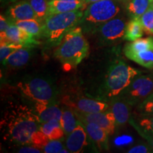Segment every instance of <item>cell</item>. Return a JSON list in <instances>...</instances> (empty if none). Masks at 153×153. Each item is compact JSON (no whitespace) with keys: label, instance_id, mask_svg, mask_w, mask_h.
<instances>
[{"label":"cell","instance_id":"38","mask_svg":"<svg viewBox=\"0 0 153 153\" xmlns=\"http://www.w3.org/2000/svg\"><path fill=\"white\" fill-rule=\"evenodd\" d=\"M17 0H1V3H6V2H11V1H16Z\"/></svg>","mask_w":153,"mask_h":153},{"label":"cell","instance_id":"36","mask_svg":"<svg viewBox=\"0 0 153 153\" xmlns=\"http://www.w3.org/2000/svg\"><path fill=\"white\" fill-rule=\"evenodd\" d=\"M145 139L146 140L147 142H148V145H150V147L152 148V150H153V135L152 136H149V137H145Z\"/></svg>","mask_w":153,"mask_h":153},{"label":"cell","instance_id":"21","mask_svg":"<svg viewBox=\"0 0 153 153\" xmlns=\"http://www.w3.org/2000/svg\"><path fill=\"white\" fill-rule=\"evenodd\" d=\"M39 130L51 140H61L65 136L60 121L56 119L41 123Z\"/></svg>","mask_w":153,"mask_h":153},{"label":"cell","instance_id":"35","mask_svg":"<svg viewBox=\"0 0 153 153\" xmlns=\"http://www.w3.org/2000/svg\"><path fill=\"white\" fill-rule=\"evenodd\" d=\"M26 145V146L24 147V148L19 149V152H24V153H27V152H31V153H40L42 152V151L40 150L39 148H36V147L33 146V145Z\"/></svg>","mask_w":153,"mask_h":153},{"label":"cell","instance_id":"17","mask_svg":"<svg viewBox=\"0 0 153 153\" xmlns=\"http://www.w3.org/2000/svg\"><path fill=\"white\" fill-rule=\"evenodd\" d=\"M129 123L143 138L153 135V116L135 114Z\"/></svg>","mask_w":153,"mask_h":153},{"label":"cell","instance_id":"6","mask_svg":"<svg viewBox=\"0 0 153 153\" xmlns=\"http://www.w3.org/2000/svg\"><path fill=\"white\" fill-rule=\"evenodd\" d=\"M24 98L34 103H55L57 93L51 82L45 79L35 77L20 82L17 85Z\"/></svg>","mask_w":153,"mask_h":153},{"label":"cell","instance_id":"15","mask_svg":"<svg viewBox=\"0 0 153 153\" xmlns=\"http://www.w3.org/2000/svg\"><path fill=\"white\" fill-rule=\"evenodd\" d=\"M34 111L38 116L41 123H42L54 119L60 121L62 114V108H60L55 103H35Z\"/></svg>","mask_w":153,"mask_h":153},{"label":"cell","instance_id":"7","mask_svg":"<svg viewBox=\"0 0 153 153\" xmlns=\"http://www.w3.org/2000/svg\"><path fill=\"white\" fill-rule=\"evenodd\" d=\"M153 93V74H137L119 97L130 106H137Z\"/></svg>","mask_w":153,"mask_h":153},{"label":"cell","instance_id":"32","mask_svg":"<svg viewBox=\"0 0 153 153\" xmlns=\"http://www.w3.org/2000/svg\"><path fill=\"white\" fill-rule=\"evenodd\" d=\"M24 46L22 45H17V44H9V45H4L0 46V60L2 63L9 55Z\"/></svg>","mask_w":153,"mask_h":153},{"label":"cell","instance_id":"8","mask_svg":"<svg viewBox=\"0 0 153 153\" xmlns=\"http://www.w3.org/2000/svg\"><path fill=\"white\" fill-rule=\"evenodd\" d=\"M126 19L118 14L114 18L105 22L97 29L99 40L105 44L116 43L124 38L126 28Z\"/></svg>","mask_w":153,"mask_h":153},{"label":"cell","instance_id":"18","mask_svg":"<svg viewBox=\"0 0 153 153\" xmlns=\"http://www.w3.org/2000/svg\"><path fill=\"white\" fill-rule=\"evenodd\" d=\"M71 108L85 113L102 112L109 108V104L104 101L87 98H80L72 104Z\"/></svg>","mask_w":153,"mask_h":153},{"label":"cell","instance_id":"22","mask_svg":"<svg viewBox=\"0 0 153 153\" xmlns=\"http://www.w3.org/2000/svg\"><path fill=\"white\" fill-rule=\"evenodd\" d=\"M151 0H126L125 7L131 19H140L150 4Z\"/></svg>","mask_w":153,"mask_h":153},{"label":"cell","instance_id":"14","mask_svg":"<svg viewBox=\"0 0 153 153\" xmlns=\"http://www.w3.org/2000/svg\"><path fill=\"white\" fill-rule=\"evenodd\" d=\"M87 131L89 138L100 150H108L109 134L99 125L93 123H82Z\"/></svg>","mask_w":153,"mask_h":153},{"label":"cell","instance_id":"31","mask_svg":"<svg viewBox=\"0 0 153 153\" xmlns=\"http://www.w3.org/2000/svg\"><path fill=\"white\" fill-rule=\"evenodd\" d=\"M50 140H51V139L45 133H43L40 130H38L32 135L31 139H30V145H33L36 148H39L42 151L43 148Z\"/></svg>","mask_w":153,"mask_h":153},{"label":"cell","instance_id":"33","mask_svg":"<svg viewBox=\"0 0 153 153\" xmlns=\"http://www.w3.org/2000/svg\"><path fill=\"white\" fill-rule=\"evenodd\" d=\"M128 153H147L153 152V150L149 145H137L128 151Z\"/></svg>","mask_w":153,"mask_h":153},{"label":"cell","instance_id":"20","mask_svg":"<svg viewBox=\"0 0 153 153\" xmlns=\"http://www.w3.org/2000/svg\"><path fill=\"white\" fill-rule=\"evenodd\" d=\"M151 49H153V37L140 38L126 44L123 52L126 57L129 58L132 55Z\"/></svg>","mask_w":153,"mask_h":153},{"label":"cell","instance_id":"34","mask_svg":"<svg viewBox=\"0 0 153 153\" xmlns=\"http://www.w3.org/2000/svg\"><path fill=\"white\" fill-rule=\"evenodd\" d=\"M11 21L8 17H6L4 15L1 14L0 16V33H4L7 28H9V25L11 24Z\"/></svg>","mask_w":153,"mask_h":153},{"label":"cell","instance_id":"29","mask_svg":"<svg viewBox=\"0 0 153 153\" xmlns=\"http://www.w3.org/2000/svg\"><path fill=\"white\" fill-rule=\"evenodd\" d=\"M135 114L153 116V93L137 105L135 108Z\"/></svg>","mask_w":153,"mask_h":153},{"label":"cell","instance_id":"12","mask_svg":"<svg viewBox=\"0 0 153 153\" xmlns=\"http://www.w3.org/2000/svg\"><path fill=\"white\" fill-rule=\"evenodd\" d=\"M109 109L112 112L116 121V127L129 122L131 118L132 106L126 102L119 96L111 99Z\"/></svg>","mask_w":153,"mask_h":153},{"label":"cell","instance_id":"2","mask_svg":"<svg viewBox=\"0 0 153 153\" xmlns=\"http://www.w3.org/2000/svg\"><path fill=\"white\" fill-rule=\"evenodd\" d=\"M89 52V44L80 26L67 33L54 51L55 58L65 70L75 68Z\"/></svg>","mask_w":153,"mask_h":153},{"label":"cell","instance_id":"5","mask_svg":"<svg viewBox=\"0 0 153 153\" xmlns=\"http://www.w3.org/2000/svg\"><path fill=\"white\" fill-rule=\"evenodd\" d=\"M140 73V70L128 65L123 61L114 62L106 74L104 87L105 96L109 99L117 97L130 85L135 76Z\"/></svg>","mask_w":153,"mask_h":153},{"label":"cell","instance_id":"26","mask_svg":"<svg viewBox=\"0 0 153 153\" xmlns=\"http://www.w3.org/2000/svg\"><path fill=\"white\" fill-rule=\"evenodd\" d=\"M35 12L36 19L43 24L49 14L50 0H28Z\"/></svg>","mask_w":153,"mask_h":153},{"label":"cell","instance_id":"1","mask_svg":"<svg viewBox=\"0 0 153 153\" xmlns=\"http://www.w3.org/2000/svg\"><path fill=\"white\" fill-rule=\"evenodd\" d=\"M38 116L26 106L18 105L7 111L1 122L4 137L16 144L30 145L32 135L39 130Z\"/></svg>","mask_w":153,"mask_h":153},{"label":"cell","instance_id":"11","mask_svg":"<svg viewBox=\"0 0 153 153\" xmlns=\"http://www.w3.org/2000/svg\"><path fill=\"white\" fill-rule=\"evenodd\" d=\"M89 139L83 124L79 120L73 131L66 136L65 145L70 152L79 153L89 145Z\"/></svg>","mask_w":153,"mask_h":153},{"label":"cell","instance_id":"25","mask_svg":"<svg viewBox=\"0 0 153 153\" xmlns=\"http://www.w3.org/2000/svg\"><path fill=\"white\" fill-rule=\"evenodd\" d=\"M143 31L144 29L140 19H131L126 25L123 38L128 41H135L143 37Z\"/></svg>","mask_w":153,"mask_h":153},{"label":"cell","instance_id":"9","mask_svg":"<svg viewBox=\"0 0 153 153\" xmlns=\"http://www.w3.org/2000/svg\"><path fill=\"white\" fill-rule=\"evenodd\" d=\"M0 43L1 45L17 44L24 47L34 48L39 45L40 41L12 22L5 32L0 33Z\"/></svg>","mask_w":153,"mask_h":153},{"label":"cell","instance_id":"23","mask_svg":"<svg viewBox=\"0 0 153 153\" xmlns=\"http://www.w3.org/2000/svg\"><path fill=\"white\" fill-rule=\"evenodd\" d=\"M78 121L79 120L76 118L75 114L71 107H63L60 123L65 137L73 131L77 125Z\"/></svg>","mask_w":153,"mask_h":153},{"label":"cell","instance_id":"37","mask_svg":"<svg viewBox=\"0 0 153 153\" xmlns=\"http://www.w3.org/2000/svg\"><path fill=\"white\" fill-rule=\"evenodd\" d=\"M101 1V0H85L86 4H89L91 3H94L96 2V1Z\"/></svg>","mask_w":153,"mask_h":153},{"label":"cell","instance_id":"39","mask_svg":"<svg viewBox=\"0 0 153 153\" xmlns=\"http://www.w3.org/2000/svg\"><path fill=\"white\" fill-rule=\"evenodd\" d=\"M151 3H152L153 4V0H151Z\"/></svg>","mask_w":153,"mask_h":153},{"label":"cell","instance_id":"27","mask_svg":"<svg viewBox=\"0 0 153 153\" xmlns=\"http://www.w3.org/2000/svg\"><path fill=\"white\" fill-rule=\"evenodd\" d=\"M128 59L144 68L153 69V49L137 53Z\"/></svg>","mask_w":153,"mask_h":153},{"label":"cell","instance_id":"16","mask_svg":"<svg viewBox=\"0 0 153 153\" xmlns=\"http://www.w3.org/2000/svg\"><path fill=\"white\" fill-rule=\"evenodd\" d=\"M86 5L85 0H50L48 15L76 11Z\"/></svg>","mask_w":153,"mask_h":153},{"label":"cell","instance_id":"28","mask_svg":"<svg viewBox=\"0 0 153 153\" xmlns=\"http://www.w3.org/2000/svg\"><path fill=\"white\" fill-rule=\"evenodd\" d=\"M144 31L149 35H153V4L150 2L148 9L140 18Z\"/></svg>","mask_w":153,"mask_h":153},{"label":"cell","instance_id":"30","mask_svg":"<svg viewBox=\"0 0 153 153\" xmlns=\"http://www.w3.org/2000/svg\"><path fill=\"white\" fill-rule=\"evenodd\" d=\"M44 153H68L70 152L60 140H51L42 150Z\"/></svg>","mask_w":153,"mask_h":153},{"label":"cell","instance_id":"24","mask_svg":"<svg viewBox=\"0 0 153 153\" xmlns=\"http://www.w3.org/2000/svg\"><path fill=\"white\" fill-rule=\"evenodd\" d=\"M14 24L22 28L25 31L30 34L35 38H42L43 34V24L36 19H28V20L18 21Z\"/></svg>","mask_w":153,"mask_h":153},{"label":"cell","instance_id":"10","mask_svg":"<svg viewBox=\"0 0 153 153\" xmlns=\"http://www.w3.org/2000/svg\"><path fill=\"white\" fill-rule=\"evenodd\" d=\"M74 111L76 118L81 123H96L102 128L108 132L109 135L114 133L116 128V121L112 112L108 108V110L102 112L97 113H85L79 110L72 108Z\"/></svg>","mask_w":153,"mask_h":153},{"label":"cell","instance_id":"4","mask_svg":"<svg viewBox=\"0 0 153 153\" xmlns=\"http://www.w3.org/2000/svg\"><path fill=\"white\" fill-rule=\"evenodd\" d=\"M126 1L101 0L89 4L84 11L79 26L83 31L95 33L105 22L120 14L123 5L126 4Z\"/></svg>","mask_w":153,"mask_h":153},{"label":"cell","instance_id":"19","mask_svg":"<svg viewBox=\"0 0 153 153\" xmlns=\"http://www.w3.org/2000/svg\"><path fill=\"white\" fill-rule=\"evenodd\" d=\"M32 48H33L23 47L16 50L15 52L9 55L1 64L12 68H18L24 66L30 60Z\"/></svg>","mask_w":153,"mask_h":153},{"label":"cell","instance_id":"3","mask_svg":"<svg viewBox=\"0 0 153 153\" xmlns=\"http://www.w3.org/2000/svg\"><path fill=\"white\" fill-rule=\"evenodd\" d=\"M82 9L66 13L48 15L43 22L42 38L48 47H56L69 32L79 26L83 16Z\"/></svg>","mask_w":153,"mask_h":153},{"label":"cell","instance_id":"13","mask_svg":"<svg viewBox=\"0 0 153 153\" xmlns=\"http://www.w3.org/2000/svg\"><path fill=\"white\" fill-rule=\"evenodd\" d=\"M7 17L11 22L36 19V16L28 0H23L14 4L9 7L7 12Z\"/></svg>","mask_w":153,"mask_h":153}]
</instances>
